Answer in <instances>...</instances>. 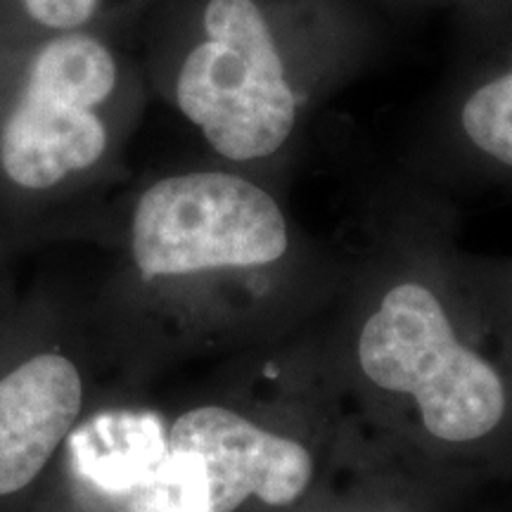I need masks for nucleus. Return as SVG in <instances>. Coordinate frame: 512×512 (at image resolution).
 Instances as JSON below:
<instances>
[{
	"label": "nucleus",
	"mask_w": 512,
	"mask_h": 512,
	"mask_svg": "<svg viewBox=\"0 0 512 512\" xmlns=\"http://www.w3.org/2000/svg\"><path fill=\"white\" fill-rule=\"evenodd\" d=\"M171 102L216 162L273 183L311 121L382 50L368 0H197Z\"/></svg>",
	"instance_id": "nucleus-3"
},
{
	"label": "nucleus",
	"mask_w": 512,
	"mask_h": 512,
	"mask_svg": "<svg viewBox=\"0 0 512 512\" xmlns=\"http://www.w3.org/2000/svg\"><path fill=\"white\" fill-rule=\"evenodd\" d=\"M121 62L105 41L69 31L48 41L34 57L27 88L81 107H107L119 95Z\"/></svg>",
	"instance_id": "nucleus-8"
},
{
	"label": "nucleus",
	"mask_w": 512,
	"mask_h": 512,
	"mask_svg": "<svg viewBox=\"0 0 512 512\" xmlns=\"http://www.w3.org/2000/svg\"><path fill=\"white\" fill-rule=\"evenodd\" d=\"M311 377L354 456L439 496L512 482V368L460 271L434 202L384 216L347 266ZM358 458V460H361Z\"/></svg>",
	"instance_id": "nucleus-1"
},
{
	"label": "nucleus",
	"mask_w": 512,
	"mask_h": 512,
	"mask_svg": "<svg viewBox=\"0 0 512 512\" xmlns=\"http://www.w3.org/2000/svg\"><path fill=\"white\" fill-rule=\"evenodd\" d=\"M105 0H24V8L43 27L69 34L81 31L100 15Z\"/></svg>",
	"instance_id": "nucleus-12"
},
{
	"label": "nucleus",
	"mask_w": 512,
	"mask_h": 512,
	"mask_svg": "<svg viewBox=\"0 0 512 512\" xmlns=\"http://www.w3.org/2000/svg\"><path fill=\"white\" fill-rule=\"evenodd\" d=\"M128 259L190 328L221 342H271L330 306L347 266L287 211L278 185L216 162L157 178L128 219Z\"/></svg>",
	"instance_id": "nucleus-2"
},
{
	"label": "nucleus",
	"mask_w": 512,
	"mask_h": 512,
	"mask_svg": "<svg viewBox=\"0 0 512 512\" xmlns=\"http://www.w3.org/2000/svg\"><path fill=\"white\" fill-rule=\"evenodd\" d=\"M460 271L498 351L512 368V256L489 259L460 252Z\"/></svg>",
	"instance_id": "nucleus-10"
},
{
	"label": "nucleus",
	"mask_w": 512,
	"mask_h": 512,
	"mask_svg": "<svg viewBox=\"0 0 512 512\" xmlns=\"http://www.w3.org/2000/svg\"><path fill=\"white\" fill-rule=\"evenodd\" d=\"M373 479L347 496H328V486L292 512H437L441 496L389 470L370 467Z\"/></svg>",
	"instance_id": "nucleus-9"
},
{
	"label": "nucleus",
	"mask_w": 512,
	"mask_h": 512,
	"mask_svg": "<svg viewBox=\"0 0 512 512\" xmlns=\"http://www.w3.org/2000/svg\"><path fill=\"white\" fill-rule=\"evenodd\" d=\"M105 107H81L24 88L0 131V166L24 190H50L98 169L112 147Z\"/></svg>",
	"instance_id": "nucleus-7"
},
{
	"label": "nucleus",
	"mask_w": 512,
	"mask_h": 512,
	"mask_svg": "<svg viewBox=\"0 0 512 512\" xmlns=\"http://www.w3.org/2000/svg\"><path fill=\"white\" fill-rule=\"evenodd\" d=\"M396 5L408 8H444L463 17L472 38H482L486 34L512 24V0H389Z\"/></svg>",
	"instance_id": "nucleus-11"
},
{
	"label": "nucleus",
	"mask_w": 512,
	"mask_h": 512,
	"mask_svg": "<svg viewBox=\"0 0 512 512\" xmlns=\"http://www.w3.org/2000/svg\"><path fill=\"white\" fill-rule=\"evenodd\" d=\"M86 411L76 358L46 349L0 375V498L29 491Z\"/></svg>",
	"instance_id": "nucleus-6"
},
{
	"label": "nucleus",
	"mask_w": 512,
	"mask_h": 512,
	"mask_svg": "<svg viewBox=\"0 0 512 512\" xmlns=\"http://www.w3.org/2000/svg\"><path fill=\"white\" fill-rule=\"evenodd\" d=\"M309 408L259 401H200L164 430L166 453L188 467L202 512H292L328 486L349 456L328 403Z\"/></svg>",
	"instance_id": "nucleus-4"
},
{
	"label": "nucleus",
	"mask_w": 512,
	"mask_h": 512,
	"mask_svg": "<svg viewBox=\"0 0 512 512\" xmlns=\"http://www.w3.org/2000/svg\"><path fill=\"white\" fill-rule=\"evenodd\" d=\"M475 41L430 133L448 178L512 190V24Z\"/></svg>",
	"instance_id": "nucleus-5"
}]
</instances>
